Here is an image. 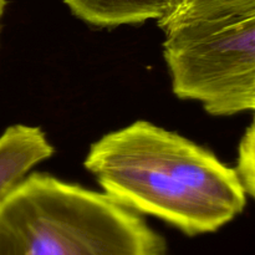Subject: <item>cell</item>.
<instances>
[{"mask_svg":"<svg viewBox=\"0 0 255 255\" xmlns=\"http://www.w3.org/2000/svg\"><path fill=\"white\" fill-rule=\"evenodd\" d=\"M85 167L120 204L189 236L218 231L247 203L237 169L181 134L147 121L105 134L90 147Z\"/></svg>","mask_w":255,"mask_h":255,"instance_id":"obj_1","label":"cell"},{"mask_svg":"<svg viewBox=\"0 0 255 255\" xmlns=\"http://www.w3.org/2000/svg\"><path fill=\"white\" fill-rule=\"evenodd\" d=\"M0 255H167V248L106 193L34 173L0 204Z\"/></svg>","mask_w":255,"mask_h":255,"instance_id":"obj_2","label":"cell"},{"mask_svg":"<svg viewBox=\"0 0 255 255\" xmlns=\"http://www.w3.org/2000/svg\"><path fill=\"white\" fill-rule=\"evenodd\" d=\"M163 56L173 94L212 116L239 114L255 85V10L166 32Z\"/></svg>","mask_w":255,"mask_h":255,"instance_id":"obj_3","label":"cell"},{"mask_svg":"<svg viewBox=\"0 0 255 255\" xmlns=\"http://www.w3.org/2000/svg\"><path fill=\"white\" fill-rule=\"evenodd\" d=\"M52 153L54 147L40 127H7L0 136V204L32 167Z\"/></svg>","mask_w":255,"mask_h":255,"instance_id":"obj_4","label":"cell"},{"mask_svg":"<svg viewBox=\"0 0 255 255\" xmlns=\"http://www.w3.org/2000/svg\"><path fill=\"white\" fill-rule=\"evenodd\" d=\"M79 19L101 27L161 20L169 0H64Z\"/></svg>","mask_w":255,"mask_h":255,"instance_id":"obj_5","label":"cell"},{"mask_svg":"<svg viewBox=\"0 0 255 255\" xmlns=\"http://www.w3.org/2000/svg\"><path fill=\"white\" fill-rule=\"evenodd\" d=\"M255 10V0H169L166 15L158 20L164 34L193 22L222 20Z\"/></svg>","mask_w":255,"mask_h":255,"instance_id":"obj_6","label":"cell"},{"mask_svg":"<svg viewBox=\"0 0 255 255\" xmlns=\"http://www.w3.org/2000/svg\"><path fill=\"white\" fill-rule=\"evenodd\" d=\"M237 171L247 194L255 199V111L252 124L244 132L238 148Z\"/></svg>","mask_w":255,"mask_h":255,"instance_id":"obj_7","label":"cell"},{"mask_svg":"<svg viewBox=\"0 0 255 255\" xmlns=\"http://www.w3.org/2000/svg\"><path fill=\"white\" fill-rule=\"evenodd\" d=\"M244 111H255V85L251 89V91L246 95V97L242 101L239 112Z\"/></svg>","mask_w":255,"mask_h":255,"instance_id":"obj_8","label":"cell"},{"mask_svg":"<svg viewBox=\"0 0 255 255\" xmlns=\"http://www.w3.org/2000/svg\"><path fill=\"white\" fill-rule=\"evenodd\" d=\"M6 2H7V0H0V21H1L2 15H4L5 6H6Z\"/></svg>","mask_w":255,"mask_h":255,"instance_id":"obj_9","label":"cell"}]
</instances>
